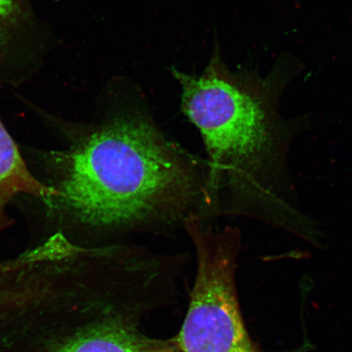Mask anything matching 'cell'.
<instances>
[{
	"instance_id": "1",
	"label": "cell",
	"mask_w": 352,
	"mask_h": 352,
	"mask_svg": "<svg viewBox=\"0 0 352 352\" xmlns=\"http://www.w3.org/2000/svg\"><path fill=\"white\" fill-rule=\"evenodd\" d=\"M43 160L58 192L48 208L90 231L184 223L204 204L206 173L139 112L87 127Z\"/></svg>"
},
{
	"instance_id": "2",
	"label": "cell",
	"mask_w": 352,
	"mask_h": 352,
	"mask_svg": "<svg viewBox=\"0 0 352 352\" xmlns=\"http://www.w3.org/2000/svg\"><path fill=\"white\" fill-rule=\"evenodd\" d=\"M182 108L201 132L208 152L205 204L214 209L223 193L261 190L258 173L272 146L263 101L218 56L200 76L173 70Z\"/></svg>"
},
{
	"instance_id": "3",
	"label": "cell",
	"mask_w": 352,
	"mask_h": 352,
	"mask_svg": "<svg viewBox=\"0 0 352 352\" xmlns=\"http://www.w3.org/2000/svg\"><path fill=\"white\" fill-rule=\"evenodd\" d=\"M197 254L186 318L175 338L183 352H261L246 329L237 297L239 232L214 230L192 215L184 224Z\"/></svg>"
},
{
	"instance_id": "4",
	"label": "cell",
	"mask_w": 352,
	"mask_h": 352,
	"mask_svg": "<svg viewBox=\"0 0 352 352\" xmlns=\"http://www.w3.org/2000/svg\"><path fill=\"white\" fill-rule=\"evenodd\" d=\"M82 314L39 333L25 352H140L129 330L108 315Z\"/></svg>"
},
{
	"instance_id": "5",
	"label": "cell",
	"mask_w": 352,
	"mask_h": 352,
	"mask_svg": "<svg viewBox=\"0 0 352 352\" xmlns=\"http://www.w3.org/2000/svg\"><path fill=\"white\" fill-rule=\"evenodd\" d=\"M58 192L30 171L19 147L0 120V231L11 226L8 206L16 196L41 198L46 205Z\"/></svg>"
},
{
	"instance_id": "6",
	"label": "cell",
	"mask_w": 352,
	"mask_h": 352,
	"mask_svg": "<svg viewBox=\"0 0 352 352\" xmlns=\"http://www.w3.org/2000/svg\"><path fill=\"white\" fill-rule=\"evenodd\" d=\"M25 0H0V44L8 41L10 30L20 19Z\"/></svg>"
}]
</instances>
